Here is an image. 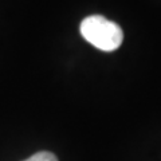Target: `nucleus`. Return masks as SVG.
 <instances>
[{
  "mask_svg": "<svg viewBox=\"0 0 161 161\" xmlns=\"http://www.w3.org/2000/svg\"><path fill=\"white\" fill-rule=\"evenodd\" d=\"M79 30L82 36L101 51H114L124 40V32L118 24L101 15L85 18Z\"/></svg>",
  "mask_w": 161,
  "mask_h": 161,
  "instance_id": "f257e3e1",
  "label": "nucleus"
},
{
  "mask_svg": "<svg viewBox=\"0 0 161 161\" xmlns=\"http://www.w3.org/2000/svg\"><path fill=\"white\" fill-rule=\"evenodd\" d=\"M24 161H58V158L51 152H38Z\"/></svg>",
  "mask_w": 161,
  "mask_h": 161,
  "instance_id": "f03ea898",
  "label": "nucleus"
}]
</instances>
